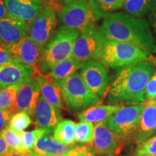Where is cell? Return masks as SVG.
<instances>
[{
  "mask_svg": "<svg viewBox=\"0 0 156 156\" xmlns=\"http://www.w3.org/2000/svg\"><path fill=\"white\" fill-rule=\"evenodd\" d=\"M99 29L106 41L132 44L148 56L156 54L155 40L145 19L136 18L123 12H118L104 19Z\"/></svg>",
  "mask_w": 156,
  "mask_h": 156,
  "instance_id": "cell-1",
  "label": "cell"
},
{
  "mask_svg": "<svg viewBox=\"0 0 156 156\" xmlns=\"http://www.w3.org/2000/svg\"><path fill=\"white\" fill-rule=\"evenodd\" d=\"M153 73V65L147 61L122 68L109 85L107 101L131 106L145 103V88Z\"/></svg>",
  "mask_w": 156,
  "mask_h": 156,
  "instance_id": "cell-2",
  "label": "cell"
},
{
  "mask_svg": "<svg viewBox=\"0 0 156 156\" xmlns=\"http://www.w3.org/2000/svg\"><path fill=\"white\" fill-rule=\"evenodd\" d=\"M79 36L80 33L77 30L60 27L44 47L35 69L47 75L56 64L71 58L74 44Z\"/></svg>",
  "mask_w": 156,
  "mask_h": 156,
  "instance_id": "cell-3",
  "label": "cell"
},
{
  "mask_svg": "<svg viewBox=\"0 0 156 156\" xmlns=\"http://www.w3.org/2000/svg\"><path fill=\"white\" fill-rule=\"evenodd\" d=\"M56 82L61 90L64 106L69 112H80L101 102V98L88 88L80 74L77 72Z\"/></svg>",
  "mask_w": 156,
  "mask_h": 156,
  "instance_id": "cell-4",
  "label": "cell"
},
{
  "mask_svg": "<svg viewBox=\"0 0 156 156\" xmlns=\"http://www.w3.org/2000/svg\"><path fill=\"white\" fill-rule=\"evenodd\" d=\"M58 22L60 27L83 31L95 27L97 20L88 0H69L64 2L58 10Z\"/></svg>",
  "mask_w": 156,
  "mask_h": 156,
  "instance_id": "cell-5",
  "label": "cell"
},
{
  "mask_svg": "<svg viewBox=\"0 0 156 156\" xmlns=\"http://www.w3.org/2000/svg\"><path fill=\"white\" fill-rule=\"evenodd\" d=\"M147 54L134 45L106 41L103 46L99 60L107 67L117 69L147 61Z\"/></svg>",
  "mask_w": 156,
  "mask_h": 156,
  "instance_id": "cell-6",
  "label": "cell"
},
{
  "mask_svg": "<svg viewBox=\"0 0 156 156\" xmlns=\"http://www.w3.org/2000/svg\"><path fill=\"white\" fill-rule=\"evenodd\" d=\"M106 41L100 29L96 26L83 31L74 44L72 58L83 65L92 60H99Z\"/></svg>",
  "mask_w": 156,
  "mask_h": 156,
  "instance_id": "cell-7",
  "label": "cell"
},
{
  "mask_svg": "<svg viewBox=\"0 0 156 156\" xmlns=\"http://www.w3.org/2000/svg\"><path fill=\"white\" fill-rule=\"evenodd\" d=\"M54 5L49 2L43 6L42 10L29 27V36L44 48L51 38L56 27L57 8Z\"/></svg>",
  "mask_w": 156,
  "mask_h": 156,
  "instance_id": "cell-8",
  "label": "cell"
},
{
  "mask_svg": "<svg viewBox=\"0 0 156 156\" xmlns=\"http://www.w3.org/2000/svg\"><path fill=\"white\" fill-rule=\"evenodd\" d=\"M144 105L123 107L106 121V126L118 135L126 137L136 132L139 125Z\"/></svg>",
  "mask_w": 156,
  "mask_h": 156,
  "instance_id": "cell-9",
  "label": "cell"
},
{
  "mask_svg": "<svg viewBox=\"0 0 156 156\" xmlns=\"http://www.w3.org/2000/svg\"><path fill=\"white\" fill-rule=\"evenodd\" d=\"M80 75L88 88L100 98L106 96L109 88V75L107 67L100 60H92L80 69Z\"/></svg>",
  "mask_w": 156,
  "mask_h": 156,
  "instance_id": "cell-10",
  "label": "cell"
},
{
  "mask_svg": "<svg viewBox=\"0 0 156 156\" xmlns=\"http://www.w3.org/2000/svg\"><path fill=\"white\" fill-rule=\"evenodd\" d=\"M36 69L14 61L0 64V87L21 85L35 77Z\"/></svg>",
  "mask_w": 156,
  "mask_h": 156,
  "instance_id": "cell-11",
  "label": "cell"
},
{
  "mask_svg": "<svg viewBox=\"0 0 156 156\" xmlns=\"http://www.w3.org/2000/svg\"><path fill=\"white\" fill-rule=\"evenodd\" d=\"M16 62L36 67L41 56L44 48L38 45L30 36H25L18 42L5 46Z\"/></svg>",
  "mask_w": 156,
  "mask_h": 156,
  "instance_id": "cell-12",
  "label": "cell"
},
{
  "mask_svg": "<svg viewBox=\"0 0 156 156\" xmlns=\"http://www.w3.org/2000/svg\"><path fill=\"white\" fill-rule=\"evenodd\" d=\"M125 138L111 131L106 122L98 123L95 126L93 146L98 155H116L124 145Z\"/></svg>",
  "mask_w": 156,
  "mask_h": 156,
  "instance_id": "cell-13",
  "label": "cell"
},
{
  "mask_svg": "<svg viewBox=\"0 0 156 156\" xmlns=\"http://www.w3.org/2000/svg\"><path fill=\"white\" fill-rule=\"evenodd\" d=\"M34 117L36 127L47 130L50 134L54 133L56 126L62 120L60 109L50 104L41 95L37 103Z\"/></svg>",
  "mask_w": 156,
  "mask_h": 156,
  "instance_id": "cell-14",
  "label": "cell"
},
{
  "mask_svg": "<svg viewBox=\"0 0 156 156\" xmlns=\"http://www.w3.org/2000/svg\"><path fill=\"white\" fill-rule=\"evenodd\" d=\"M41 90L36 78L23 83L17 92L13 112H26L34 117L35 109L40 97Z\"/></svg>",
  "mask_w": 156,
  "mask_h": 156,
  "instance_id": "cell-15",
  "label": "cell"
},
{
  "mask_svg": "<svg viewBox=\"0 0 156 156\" xmlns=\"http://www.w3.org/2000/svg\"><path fill=\"white\" fill-rule=\"evenodd\" d=\"M26 23L12 16L0 20V40L3 46L12 45L22 40L29 32Z\"/></svg>",
  "mask_w": 156,
  "mask_h": 156,
  "instance_id": "cell-16",
  "label": "cell"
},
{
  "mask_svg": "<svg viewBox=\"0 0 156 156\" xmlns=\"http://www.w3.org/2000/svg\"><path fill=\"white\" fill-rule=\"evenodd\" d=\"M5 2L9 14L22 20L29 26L43 8L41 0H5Z\"/></svg>",
  "mask_w": 156,
  "mask_h": 156,
  "instance_id": "cell-17",
  "label": "cell"
},
{
  "mask_svg": "<svg viewBox=\"0 0 156 156\" xmlns=\"http://www.w3.org/2000/svg\"><path fill=\"white\" fill-rule=\"evenodd\" d=\"M136 142L142 143L156 133V100L144 103L139 125L136 130Z\"/></svg>",
  "mask_w": 156,
  "mask_h": 156,
  "instance_id": "cell-18",
  "label": "cell"
},
{
  "mask_svg": "<svg viewBox=\"0 0 156 156\" xmlns=\"http://www.w3.org/2000/svg\"><path fill=\"white\" fill-rule=\"evenodd\" d=\"M35 78L38 81L41 94L45 100L60 110L64 109L61 90L57 83L51 77L50 74L46 75L41 73L36 69Z\"/></svg>",
  "mask_w": 156,
  "mask_h": 156,
  "instance_id": "cell-19",
  "label": "cell"
},
{
  "mask_svg": "<svg viewBox=\"0 0 156 156\" xmlns=\"http://www.w3.org/2000/svg\"><path fill=\"white\" fill-rule=\"evenodd\" d=\"M123 105H96L77 112L76 117L82 122L90 123L106 122L113 114L122 108Z\"/></svg>",
  "mask_w": 156,
  "mask_h": 156,
  "instance_id": "cell-20",
  "label": "cell"
},
{
  "mask_svg": "<svg viewBox=\"0 0 156 156\" xmlns=\"http://www.w3.org/2000/svg\"><path fill=\"white\" fill-rule=\"evenodd\" d=\"M73 145H64L54 136L44 135L37 140L32 151L41 156H62Z\"/></svg>",
  "mask_w": 156,
  "mask_h": 156,
  "instance_id": "cell-21",
  "label": "cell"
},
{
  "mask_svg": "<svg viewBox=\"0 0 156 156\" xmlns=\"http://www.w3.org/2000/svg\"><path fill=\"white\" fill-rule=\"evenodd\" d=\"M156 5V0H126L123 4L124 12L136 18L148 15Z\"/></svg>",
  "mask_w": 156,
  "mask_h": 156,
  "instance_id": "cell-22",
  "label": "cell"
},
{
  "mask_svg": "<svg viewBox=\"0 0 156 156\" xmlns=\"http://www.w3.org/2000/svg\"><path fill=\"white\" fill-rule=\"evenodd\" d=\"M97 21L106 19L123 6L124 0H88Z\"/></svg>",
  "mask_w": 156,
  "mask_h": 156,
  "instance_id": "cell-23",
  "label": "cell"
},
{
  "mask_svg": "<svg viewBox=\"0 0 156 156\" xmlns=\"http://www.w3.org/2000/svg\"><path fill=\"white\" fill-rule=\"evenodd\" d=\"M76 123L73 120L63 119L56 126L54 129L53 136L60 143L66 145L75 144Z\"/></svg>",
  "mask_w": 156,
  "mask_h": 156,
  "instance_id": "cell-24",
  "label": "cell"
},
{
  "mask_svg": "<svg viewBox=\"0 0 156 156\" xmlns=\"http://www.w3.org/2000/svg\"><path fill=\"white\" fill-rule=\"evenodd\" d=\"M83 66V64L79 63L71 57L54 66L49 74L55 81L60 80L76 73L78 69H80Z\"/></svg>",
  "mask_w": 156,
  "mask_h": 156,
  "instance_id": "cell-25",
  "label": "cell"
},
{
  "mask_svg": "<svg viewBox=\"0 0 156 156\" xmlns=\"http://www.w3.org/2000/svg\"><path fill=\"white\" fill-rule=\"evenodd\" d=\"M95 126L93 123L79 122L76 124L75 142L79 143H91L94 140Z\"/></svg>",
  "mask_w": 156,
  "mask_h": 156,
  "instance_id": "cell-26",
  "label": "cell"
},
{
  "mask_svg": "<svg viewBox=\"0 0 156 156\" xmlns=\"http://www.w3.org/2000/svg\"><path fill=\"white\" fill-rule=\"evenodd\" d=\"M0 133L7 142L9 148V151H26L23 147L22 132H17L7 126Z\"/></svg>",
  "mask_w": 156,
  "mask_h": 156,
  "instance_id": "cell-27",
  "label": "cell"
},
{
  "mask_svg": "<svg viewBox=\"0 0 156 156\" xmlns=\"http://www.w3.org/2000/svg\"><path fill=\"white\" fill-rule=\"evenodd\" d=\"M20 86L14 85L3 88L0 91V110H9L13 112Z\"/></svg>",
  "mask_w": 156,
  "mask_h": 156,
  "instance_id": "cell-28",
  "label": "cell"
},
{
  "mask_svg": "<svg viewBox=\"0 0 156 156\" xmlns=\"http://www.w3.org/2000/svg\"><path fill=\"white\" fill-rule=\"evenodd\" d=\"M31 124L32 119L30 115L26 112H20L13 115L8 126L15 131L23 132V130L28 128Z\"/></svg>",
  "mask_w": 156,
  "mask_h": 156,
  "instance_id": "cell-29",
  "label": "cell"
},
{
  "mask_svg": "<svg viewBox=\"0 0 156 156\" xmlns=\"http://www.w3.org/2000/svg\"><path fill=\"white\" fill-rule=\"evenodd\" d=\"M44 135H50V134L47 130L41 129H36L34 131L30 132H23V143L25 150L32 151L36 142L39 138Z\"/></svg>",
  "mask_w": 156,
  "mask_h": 156,
  "instance_id": "cell-30",
  "label": "cell"
},
{
  "mask_svg": "<svg viewBox=\"0 0 156 156\" xmlns=\"http://www.w3.org/2000/svg\"><path fill=\"white\" fill-rule=\"evenodd\" d=\"M156 155V134L137 145L135 156Z\"/></svg>",
  "mask_w": 156,
  "mask_h": 156,
  "instance_id": "cell-31",
  "label": "cell"
},
{
  "mask_svg": "<svg viewBox=\"0 0 156 156\" xmlns=\"http://www.w3.org/2000/svg\"><path fill=\"white\" fill-rule=\"evenodd\" d=\"M97 152L91 144L73 145L71 148L62 156H97Z\"/></svg>",
  "mask_w": 156,
  "mask_h": 156,
  "instance_id": "cell-32",
  "label": "cell"
},
{
  "mask_svg": "<svg viewBox=\"0 0 156 156\" xmlns=\"http://www.w3.org/2000/svg\"><path fill=\"white\" fill-rule=\"evenodd\" d=\"M145 97L146 101L156 100V71L153 73L147 84Z\"/></svg>",
  "mask_w": 156,
  "mask_h": 156,
  "instance_id": "cell-33",
  "label": "cell"
},
{
  "mask_svg": "<svg viewBox=\"0 0 156 156\" xmlns=\"http://www.w3.org/2000/svg\"><path fill=\"white\" fill-rule=\"evenodd\" d=\"M15 114L9 110H0V132L8 126Z\"/></svg>",
  "mask_w": 156,
  "mask_h": 156,
  "instance_id": "cell-34",
  "label": "cell"
},
{
  "mask_svg": "<svg viewBox=\"0 0 156 156\" xmlns=\"http://www.w3.org/2000/svg\"><path fill=\"white\" fill-rule=\"evenodd\" d=\"M148 23H149L150 26L153 32L154 38H155L156 42V5L155 7L152 9V11L149 14L147 15Z\"/></svg>",
  "mask_w": 156,
  "mask_h": 156,
  "instance_id": "cell-35",
  "label": "cell"
},
{
  "mask_svg": "<svg viewBox=\"0 0 156 156\" xmlns=\"http://www.w3.org/2000/svg\"><path fill=\"white\" fill-rule=\"evenodd\" d=\"M14 61L15 60L12 57L7 48L5 46H0V64Z\"/></svg>",
  "mask_w": 156,
  "mask_h": 156,
  "instance_id": "cell-36",
  "label": "cell"
},
{
  "mask_svg": "<svg viewBox=\"0 0 156 156\" xmlns=\"http://www.w3.org/2000/svg\"><path fill=\"white\" fill-rule=\"evenodd\" d=\"M36 153L33 151H9L2 156H36Z\"/></svg>",
  "mask_w": 156,
  "mask_h": 156,
  "instance_id": "cell-37",
  "label": "cell"
},
{
  "mask_svg": "<svg viewBox=\"0 0 156 156\" xmlns=\"http://www.w3.org/2000/svg\"><path fill=\"white\" fill-rule=\"evenodd\" d=\"M8 152H9V148L2 135L0 133V156H2Z\"/></svg>",
  "mask_w": 156,
  "mask_h": 156,
  "instance_id": "cell-38",
  "label": "cell"
},
{
  "mask_svg": "<svg viewBox=\"0 0 156 156\" xmlns=\"http://www.w3.org/2000/svg\"><path fill=\"white\" fill-rule=\"evenodd\" d=\"M10 16L7 10L5 0H0V20Z\"/></svg>",
  "mask_w": 156,
  "mask_h": 156,
  "instance_id": "cell-39",
  "label": "cell"
},
{
  "mask_svg": "<svg viewBox=\"0 0 156 156\" xmlns=\"http://www.w3.org/2000/svg\"><path fill=\"white\" fill-rule=\"evenodd\" d=\"M100 156H116V155H111V154H106V155H100Z\"/></svg>",
  "mask_w": 156,
  "mask_h": 156,
  "instance_id": "cell-40",
  "label": "cell"
},
{
  "mask_svg": "<svg viewBox=\"0 0 156 156\" xmlns=\"http://www.w3.org/2000/svg\"><path fill=\"white\" fill-rule=\"evenodd\" d=\"M2 46V42L1 41V40H0V46Z\"/></svg>",
  "mask_w": 156,
  "mask_h": 156,
  "instance_id": "cell-41",
  "label": "cell"
},
{
  "mask_svg": "<svg viewBox=\"0 0 156 156\" xmlns=\"http://www.w3.org/2000/svg\"><path fill=\"white\" fill-rule=\"evenodd\" d=\"M36 156H41V155H38V153H36Z\"/></svg>",
  "mask_w": 156,
  "mask_h": 156,
  "instance_id": "cell-42",
  "label": "cell"
},
{
  "mask_svg": "<svg viewBox=\"0 0 156 156\" xmlns=\"http://www.w3.org/2000/svg\"><path fill=\"white\" fill-rule=\"evenodd\" d=\"M145 156H156V155H145Z\"/></svg>",
  "mask_w": 156,
  "mask_h": 156,
  "instance_id": "cell-43",
  "label": "cell"
},
{
  "mask_svg": "<svg viewBox=\"0 0 156 156\" xmlns=\"http://www.w3.org/2000/svg\"><path fill=\"white\" fill-rule=\"evenodd\" d=\"M65 1H69V0H64V2H65Z\"/></svg>",
  "mask_w": 156,
  "mask_h": 156,
  "instance_id": "cell-44",
  "label": "cell"
},
{
  "mask_svg": "<svg viewBox=\"0 0 156 156\" xmlns=\"http://www.w3.org/2000/svg\"><path fill=\"white\" fill-rule=\"evenodd\" d=\"M2 90V88H1V87H0V91H1Z\"/></svg>",
  "mask_w": 156,
  "mask_h": 156,
  "instance_id": "cell-45",
  "label": "cell"
},
{
  "mask_svg": "<svg viewBox=\"0 0 156 156\" xmlns=\"http://www.w3.org/2000/svg\"><path fill=\"white\" fill-rule=\"evenodd\" d=\"M124 1H126V0H124Z\"/></svg>",
  "mask_w": 156,
  "mask_h": 156,
  "instance_id": "cell-46",
  "label": "cell"
}]
</instances>
